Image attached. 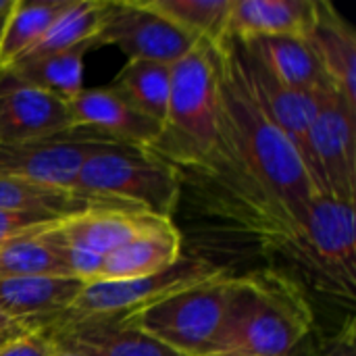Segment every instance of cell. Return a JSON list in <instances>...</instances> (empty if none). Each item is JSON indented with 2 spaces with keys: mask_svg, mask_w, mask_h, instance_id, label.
Returning a JSON list of instances; mask_svg holds the SVG:
<instances>
[{
  "mask_svg": "<svg viewBox=\"0 0 356 356\" xmlns=\"http://www.w3.org/2000/svg\"><path fill=\"white\" fill-rule=\"evenodd\" d=\"M67 104L75 129H88L121 146L150 150L163 131L161 123L136 111L111 86L83 88Z\"/></svg>",
  "mask_w": 356,
  "mask_h": 356,
  "instance_id": "obj_13",
  "label": "cell"
},
{
  "mask_svg": "<svg viewBox=\"0 0 356 356\" xmlns=\"http://www.w3.org/2000/svg\"><path fill=\"white\" fill-rule=\"evenodd\" d=\"M229 275L204 280L119 317L181 356H213L227 319Z\"/></svg>",
  "mask_w": 356,
  "mask_h": 356,
  "instance_id": "obj_5",
  "label": "cell"
},
{
  "mask_svg": "<svg viewBox=\"0 0 356 356\" xmlns=\"http://www.w3.org/2000/svg\"><path fill=\"white\" fill-rule=\"evenodd\" d=\"M25 332H31V327L23 321H17L0 311V336H21Z\"/></svg>",
  "mask_w": 356,
  "mask_h": 356,
  "instance_id": "obj_30",
  "label": "cell"
},
{
  "mask_svg": "<svg viewBox=\"0 0 356 356\" xmlns=\"http://www.w3.org/2000/svg\"><path fill=\"white\" fill-rule=\"evenodd\" d=\"M181 259V236L173 219H165L154 227L138 234L117 250L104 254L100 280H134L148 277L171 269Z\"/></svg>",
  "mask_w": 356,
  "mask_h": 356,
  "instance_id": "obj_18",
  "label": "cell"
},
{
  "mask_svg": "<svg viewBox=\"0 0 356 356\" xmlns=\"http://www.w3.org/2000/svg\"><path fill=\"white\" fill-rule=\"evenodd\" d=\"M83 286L73 277H0V311L40 330L67 313Z\"/></svg>",
  "mask_w": 356,
  "mask_h": 356,
  "instance_id": "obj_16",
  "label": "cell"
},
{
  "mask_svg": "<svg viewBox=\"0 0 356 356\" xmlns=\"http://www.w3.org/2000/svg\"><path fill=\"white\" fill-rule=\"evenodd\" d=\"M75 192L171 219L181 194V173L148 150L104 144L83 161Z\"/></svg>",
  "mask_w": 356,
  "mask_h": 356,
  "instance_id": "obj_3",
  "label": "cell"
},
{
  "mask_svg": "<svg viewBox=\"0 0 356 356\" xmlns=\"http://www.w3.org/2000/svg\"><path fill=\"white\" fill-rule=\"evenodd\" d=\"M302 286L277 269L229 277L227 319L213 356H292L313 332Z\"/></svg>",
  "mask_w": 356,
  "mask_h": 356,
  "instance_id": "obj_1",
  "label": "cell"
},
{
  "mask_svg": "<svg viewBox=\"0 0 356 356\" xmlns=\"http://www.w3.org/2000/svg\"><path fill=\"white\" fill-rule=\"evenodd\" d=\"M179 173H207L219 152V65L215 46L198 42L171 65V94L161 138L148 150Z\"/></svg>",
  "mask_w": 356,
  "mask_h": 356,
  "instance_id": "obj_2",
  "label": "cell"
},
{
  "mask_svg": "<svg viewBox=\"0 0 356 356\" xmlns=\"http://www.w3.org/2000/svg\"><path fill=\"white\" fill-rule=\"evenodd\" d=\"M161 221L165 217L129 207L102 204L67 215L56 225V234L71 246L104 257Z\"/></svg>",
  "mask_w": 356,
  "mask_h": 356,
  "instance_id": "obj_15",
  "label": "cell"
},
{
  "mask_svg": "<svg viewBox=\"0 0 356 356\" xmlns=\"http://www.w3.org/2000/svg\"><path fill=\"white\" fill-rule=\"evenodd\" d=\"M315 17V0H232L227 40L294 35L307 38Z\"/></svg>",
  "mask_w": 356,
  "mask_h": 356,
  "instance_id": "obj_17",
  "label": "cell"
},
{
  "mask_svg": "<svg viewBox=\"0 0 356 356\" xmlns=\"http://www.w3.org/2000/svg\"><path fill=\"white\" fill-rule=\"evenodd\" d=\"M104 144L115 142L88 129L35 142L0 144V175L75 192L83 161Z\"/></svg>",
  "mask_w": 356,
  "mask_h": 356,
  "instance_id": "obj_8",
  "label": "cell"
},
{
  "mask_svg": "<svg viewBox=\"0 0 356 356\" xmlns=\"http://www.w3.org/2000/svg\"><path fill=\"white\" fill-rule=\"evenodd\" d=\"M311 175L321 194L356 200V111L332 88L321 92L309 129Z\"/></svg>",
  "mask_w": 356,
  "mask_h": 356,
  "instance_id": "obj_7",
  "label": "cell"
},
{
  "mask_svg": "<svg viewBox=\"0 0 356 356\" xmlns=\"http://www.w3.org/2000/svg\"><path fill=\"white\" fill-rule=\"evenodd\" d=\"M140 4L194 38L219 46L227 40L232 0H140Z\"/></svg>",
  "mask_w": 356,
  "mask_h": 356,
  "instance_id": "obj_24",
  "label": "cell"
},
{
  "mask_svg": "<svg viewBox=\"0 0 356 356\" xmlns=\"http://www.w3.org/2000/svg\"><path fill=\"white\" fill-rule=\"evenodd\" d=\"M277 250L298 263L325 292L346 300L355 298V202L332 194H317L309 202L298 227Z\"/></svg>",
  "mask_w": 356,
  "mask_h": 356,
  "instance_id": "obj_4",
  "label": "cell"
},
{
  "mask_svg": "<svg viewBox=\"0 0 356 356\" xmlns=\"http://www.w3.org/2000/svg\"><path fill=\"white\" fill-rule=\"evenodd\" d=\"M50 356H79V355H73V353H69V350H63V348H52V355Z\"/></svg>",
  "mask_w": 356,
  "mask_h": 356,
  "instance_id": "obj_31",
  "label": "cell"
},
{
  "mask_svg": "<svg viewBox=\"0 0 356 356\" xmlns=\"http://www.w3.org/2000/svg\"><path fill=\"white\" fill-rule=\"evenodd\" d=\"M98 46H117L129 60L175 65L198 42L161 15L144 8L140 0H106V15L96 35Z\"/></svg>",
  "mask_w": 356,
  "mask_h": 356,
  "instance_id": "obj_9",
  "label": "cell"
},
{
  "mask_svg": "<svg viewBox=\"0 0 356 356\" xmlns=\"http://www.w3.org/2000/svg\"><path fill=\"white\" fill-rule=\"evenodd\" d=\"M232 54H234L236 71H238L248 96L265 113V117L296 146V150L300 152V156L311 173L309 129L317 115L319 98H321L323 90L309 92V90H296V88L284 86L234 40H232Z\"/></svg>",
  "mask_w": 356,
  "mask_h": 356,
  "instance_id": "obj_10",
  "label": "cell"
},
{
  "mask_svg": "<svg viewBox=\"0 0 356 356\" xmlns=\"http://www.w3.org/2000/svg\"><path fill=\"white\" fill-rule=\"evenodd\" d=\"M92 48L94 46H77L29 60H19L6 69V73L21 83L40 88L69 102L83 90V56Z\"/></svg>",
  "mask_w": 356,
  "mask_h": 356,
  "instance_id": "obj_21",
  "label": "cell"
},
{
  "mask_svg": "<svg viewBox=\"0 0 356 356\" xmlns=\"http://www.w3.org/2000/svg\"><path fill=\"white\" fill-rule=\"evenodd\" d=\"M111 88L136 111L165 123L171 94V65L154 60H127Z\"/></svg>",
  "mask_w": 356,
  "mask_h": 356,
  "instance_id": "obj_22",
  "label": "cell"
},
{
  "mask_svg": "<svg viewBox=\"0 0 356 356\" xmlns=\"http://www.w3.org/2000/svg\"><path fill=\"white\" fill-rule=\"evenodd\" d=\"M52 342L42 330H31L0 344V356H50Z\"/></svg>",
  "mask_w": 356,
  "mask_h": 356,
  "instance_id": "obj_28",
  "label": "cell"
},
{
  "mask_svg": "<svg viewBox=\"0 0 356 356\" xmlns=\"http://www.w3.org/2000/svg\"><path fill=\"white\" fill-rule=\"evenodd\" d=\"M44 234L0 244V277H71Z\"/></svg>",
  "mask_w": 356,
  "mask_h": 356,
  "instance_id": "obj_26",
  "label": "cell"
},
{
  "mask_svg": "<svg viewBox=\"0 0 356 356\" xmlns=\"http://www.w3.org/2000/svg\"><path fill=\"white\" fill-rule=\"evenodd\" d=\"M75 131L69 104L0 71V144H23Z\"/></svg>",
  "mask_w": 356,
  "mask_h": 356,
  "instance_id": "obj_12",
  "label": "cell"
},
{
  "mask_svg": "<svg viewBox=\"0 0 356 356\" xmlns=\"http://www.w3.org/2000/svg\"><path fill=\"white\" fill-rule=\"evenodd\" d=\"M225 273L204 259H179L171 269L134 280H102L86 284L71 309L58 317H125L167 294Z\"/></svg>",
  "mask_w": 356,
  "mask_h": 356,
  "instance_id": "obj_6",
  "label": "cell"
},
{
  "mask_svg": "<svg viewBox=\"0 0 356 356\" xmlns=\"http://www.w3.org/2000/svg\"><path fill=\"white\" fill-rule=\"evenodd\" d=\"M356 327L355 319L350 317L342 330L338 332V336L334 338V342L327 346V353L323 356H356Z\"/></svg>",
  "mask_w": 356,
  "mask_h": 356,
  "instance_id": "obj_29",
  "label": "cell"
},
{
  "mask_svg": "<svg viewBox=\"0 0 356 356\" xmlns=\"http://www.w3.org/2000/svg\"><path fill=\"white\" fill-rule=\"evenodd\" d=\"M10 338H15V336H0V344H4V342L10 340Z\"/></svg>",
  "mask_w": 356,
  "mask_h": 356,
  "instance_id": "obj_32",
  "label": "cell"
},
{
  "mask_svg": "<svg viewBox=\"0 0 356 356\" xmlns=\"http://www.w3.org/2000/svg\"><path fill=\"white\" fill-rule=\"evenodd\" d=\"M40 330L52 346L79 356H181L119 317H56Z\"/></svg>",
  "mask_w": 356,
  "mask_h": 356,
  "instance_id": "obj_11",
  "label": "cell"
},
{
  "mask_svg": "<svg viewBox=\"0 0 356 356\" xmlns=\"http://www.w3.org/2000/svg\"><path fill=\"white\" fill-rule=\"evenodd\" d=\"M332 90L356 111V31L327 0H315L313 25L307 33Z\"/></svg>",
  "mask_w": 356,
  "mask_h": 356,
  "instance_id": "obj_14",
  "label": "cell"
},
{
  "mask_svg": "<svg viewBox=\"0 0 356 356\" xmlns=\"http://www.w3.org/2000/svg\"><path fill=\"white\" fill-rule=\"evenodd\" d=\"M104 15H106V0H71L67 8L48 27V31L38 40V44L29 52H25L19 60H29L77 46L96 48L94 42L102 27Z\"/></svg>",
  "mask_w": 356,
  "mask_h": 356,
  "instance_id": "obj_23",
  "label": "cell"
},
{
  "mask_svg": "<svg viewBox=\"0 0 356 356\" xmlns=\"http://www.w3.org/2000/svg\"><path fill=\"white\" fill-rule=\"evenodd\" d=\"M2 21H4V19H2ZM2 21H0V25H2Z\"/></svg>",
  "mask_w": 356,
  "mask_h": 356,
  "instance_id": "obj_33",
  "label": "cell"
},
{
  "mask_svg": "<svg viewBox=\"0 0 356 356\" xmlns=\"http://www.w3.org/2000/svg\"><path fill=\"white\" fill-rule=\"evenodd\" d=\"M65 217L50 213H25V211H0V244L17 238L38 236L56 227Z\"/></svg>",
  "mask_w": 356,
  "mask_h": 356,
  "instance_id": "obj_27",
  "label": "cell"
},
{
  "mask_svg": "<svg viewBox=\"0 0 356 356\" xmlns=\"http://www.w3.org/2000/svg\"><path fill=\"white\" fill-rule=\"evenodd\" d=\"M71 0H13L0 25V71L10 69L48 31Z\"/></svg>",
  "mask_w": 356,
  "mask_h": 356,
  "instance_id": "obj_20",
  "label": "cell"
},
{
  "mask_svg": "<svg viewBox=\"0 0 356 356\" xmlns=\"http://www.w3.org/2000/svg\"><path fill=\"white\" fill-rule=\"evenodd\" d=\"M236 44H240L277 81H282L288 88L309 90V92L332 88L307 38L271 35V38H254Z\"/></svg>",
  "mask_w": 356,
  "mask_h": 356,
  "instance_id": "obj_19",
  "label": "cell"
},
{
  "mask_svg": "<svg viewBox=\"0 0 356 356\" xmlns=\"http://www.w3.org/2000/svg\"><path fill=\"white\" fill-rule=\"evenodd\" d=\"M123 207L104 202L98 198L83 196L79 192H67L31 184L25 179L0 175V211H25V213H50V215H73L92 207ZM131 209V207H129Z\"/></svg>",
  "mask_w": 356,
  "mask_h": 356,
  "instance_id": "obj_25",
  "label": "cell"
}]
</instances>
